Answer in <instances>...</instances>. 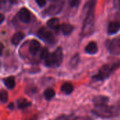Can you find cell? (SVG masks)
<instances>
[{"instance_id":"21","label":"cell","mask_w":120,"mask_h":120,"mask_svg":"<svg viewBox=\"0 0 120 120\" xmlns=\"http://www.w3.org/2000/svg\"><path fill=\"white\" fill-rule=\"evenodd\" d=\"M0 99L2 103H6L8 101V93L5 90H1L0 94Z\"/></svg>"},{"instance_id":"25","label":"cell","mask_w":120,"mask_h":120,"mask_svg":"<svg viewBox=\"0 0 120 120\" xmlns=\"http://www.w3.org/2000/svg\"><path fill=\"white\" fill-rule=\"evenodd\" d=\"M65 116H60V117H58L57 119H56V120H65Z\"/></svg>"},{"instance_id":"24","label":"cell","mask_w":120,"mask_h":120,"mask_svg":"<svg viewBox=\"0 0 120 120\" xmlns=\"http://www.w3.org/2000/svg\"><path fill=\"white\" fill-rule=\"evenodd\" d=\"M36 1L40 7H43L46 4V0H36Z\"/></svg>"},{"instance_id":"12","label":"cell","mask_w":120,"mask_h":120,"mask_svg":"<svg viewBox=\"0 0 120 120\" xmlns=\"http://www.w3.org/2000/svg\"><path fill=\"white\" fill-rule=\"evenodd\" d=\"M73 90H74L73 85L69 82L64 83L60 87V91L65 94H70L73 91Z\"/></svg>"},{"instance_id":"27","label":"cell","mask_w":120,"mask_h":120,"mask_svg":"<svg viewBox=\"0 0 120 120\" xmlns=\"http://www.w3.org/2000/svg\"><path fill=\"white\" fill-rule=\"evenodd\" d=\"M12 4H16L18 1V0H9Z\"/></svg>"},{"instance_id":"1","label":"cell","mask_w":120,"mask_h":120,"mask_svg":"<svg viewBox=\"0 0 120 120\" xmlns=\"http://www.w3.org/2000/svg\"><path fill=\"white\" fill-rule=\"evenodd\" d=\"M96 0H89V3L87 4L89 10L87 13V16L84 20V26L82 28V33H84V34L89 33L93 29L94 20V6L96 5Z\"/></svg>"},{"instance_id":"11","label":"cell","mask_w":120,"mask_h":120,"mask_svg":"<svg viewBox=\"0 0 120 120\" xmlns=\"http://www.w3.org/2000/svg\"><path fill=\"white\" fill-rule=\"evenodd\" d=\"M85 51L87 53H89V54H95L97 51H98V46H97V44L94 42V41H91L90 42L85 48Z\"/></svg>"},{"instance_id":"17","label":"cell","mask_w":120,"mask_h":120,"mask_svg":"<svg viewBox=\"0 0 120 120\" xmlns=\"http://www.w3.org/2000/svg\"><path fill=\"white\" fill-rule=\"evenodd\" d=\"M74 27L72 25H70V24H63L61 25V30H62V32L65 35H68V34H70L72 30H73Z\"/></svg>"},{"instance_id":"16","label":"cell","mask_w":120,"mask_h":120,"mask_svg":"<svg viewBox=\"0 0 120 120\" xmlns=\"http://www.w3.org/2000/svg\"><path fill=\"white\" fill-rule=\"evenodd\" d=\"M47 25L54 30H58L59 28V20L58 18H53L50 19L48 22H47Z\"/></svg>"},{"instance_id":"15","label":"cell","mask_w":120,"mask_h":120,"mask_svg":"<svg viewBox=\"0 0 120 120\" xmlns=\"http://www.w3.org/2000/svg\"><path fill=\"white\" fill-rule=\"evenodd\" d=\"M4 83L5 86L8 89H13L15 85V79L13 77H6V78L4 79Z\"/></svg>"},{"instance_id":"2","label":"cell","mask_w":120,"mask_h":120,"mask_svg":"<svg viewBox=\"0 0 120 120\" xmlns=\"http://www.w3.org/2000/svg\"><path fill=\"white\" fill-rule=\"evenodd\" d=\"M120 67V61L112 65H105L99 70V72L94 77V79H95L96 80H104Z\"/></svg>"},{"instance_id":"28","label":"cell","mask_w":120,"mask_h":120,"mask_svg":"<svg viewBox=\"0 0 120 120\" xmlns=\"http://www.w3.org/2000/svg\"><path fill=\"white\" fill-rule=\"evenodd\" d=\"M4 15H3L1 14V20H0V22H1H1H3V20H4Z\"/></svg>"},{"instance_id":"8","label":"cell","mask_w":120,"mask_h":120,"mask_svg":"<svg viewBox=\"0 0 120 120\" xmlns=\"http://www.w3.org/2000/svg\"><path fill=\"white\" fill-rule=\"evenodd\" d=\"M41 47L40 43L37 40H32L30 42V47H29V51L30 53L32 55H35L38 53Z\"/></svg>"},{"instance_id":"7","label":"cell","mask_w":120,"mask_h":120,"mask_svg":"<svg viewBox=\"0 0 120 120\" xmlns=\"http://www.w3.org/2000/svg\"><path fill=\"white\" fill-rule=\"evenodd\" d=\"M19 17L23 22H29L30 20V13L26 8H22L19 12Z\"/></svg>"},{"instance_id":"4","label":"cell","mask_w":120,"mask_h":120,"mask_svg":"<svg viewBox=\"0 0 120 120\" xmlns=\"http://www.w3.org/2000/svg\"><path fill=\"white\" fill-rule=\"evenodd\" d=\"M38 36L41 39H43L44 41L49 44H53L56 42V38L54 35L52 34V32H51L50 31L47 30L45 28H41V30H39Z\"/></svg>"},{"instance_id":"3","label":"cell","mask_w":120,"mask_h":120,"mask_svg":"<svg viewBox=\"0 0 120 120\" xmlns=\"http://www.w3.org/2000/svg\"><path fill=\"white\" fill-rule=\"evenodd\" d=\"M94 112L96 115L102 117H110L116 114L115 109H114V108L112 107L108 106L107 105L96 107Z\"/></svg>"},{"instance_id":"5","label":"cell","mask_w":120,"mask_h":120,"mask_svg":"<svg viewBox=\"0 0 120 120\" xmlns=\"http://www.w3.org/2000/svg\"><path fill=\"white\" fill-rule=\"evenodd\" d=\"M108 48L109 51L112 55L120 54V39L115 38L110 41L108 42Z\"/></svg>"},{"instance_id":"22","label":"cell","mask_w":120,"mask_h":120,"mask_svg":"<svg viewBox=\"0 0 120 120\" xmlns=\"http://www.w3.org/2000/svg\"><path fill=\"white\" fill-rule=\"evenodd\" d=\"M49 55V53L48 49H47L46 48H44V49L41 50V51L40 57H41V58H42V59H46V58L48 57Z\"/></svg>"},{"instance_id":"13","label":"cell","mask_w":120,"mask_h":120,"mask_svg":"<svg viewBox=\"0 0 120 120\" xmlns=\"http://www.w3.org/2000/svg\"><path fill=\"white\" fill-rule=\"evenodd\" d=\"M25 35L22 32H17L15 33L13 37H12V39H11V42L14 44V45H17L18 44L20 41L24 38Z\"/></svg>"},{"instance_id":"6","label":"cell","mask_w":120,"mask_h":120,"mask_svg":"<svg viewBox=\"0 0 120 120\" xmlns=\"http://www.w3.org/2000/svg\"><path fill=\"white\" fill-rule=\"evenodd\" d=\"M108 101H109V98L108 97L103 96H98L94 98L93 102H94L95 107H99V106L107 105Z\"/></svg>"},{"instance_id":"23","label":"cell","mask_w":120,"mask_h":120,"mask_svg":"<svg viewBox=\"0 0 120 120\" xmlns=\"http://www.w3.org/2000/svg\"><path fill=\"white\" fill-rule=\"evenodd\" d=\"M79 2H80V0H70V5L71 6H73V7L78 6Z\"/></svg>"},{"instance_id":"14","label":"cell","mask_w":120,"mask_h":120,"mask_svg":"<svg viewBox=\"0 0 120 120\" xmlns=\"http://www.w3.org/2000/svg\"><path fill=\"white\" fill-rule=\"evenodd\" d=\"M45 65L47 67H54V66H57L56 63V60L53 56V53L49 54L48 56V57L45 59Z\"/></svg>"},{"instance_id":"26","label":"cell","mask_w":120,"mask_h":120,"mask_svg":"<svg viewBox=\"0 0 120 120\" xmlns=\"http://www.w3.org/2000/svg\"><path fill=\"white\" fill-rule=\"evenodd\" d=\"M115 4L117 6L120 7V0H115Z\"/></svg>"},{"instance_id":"19","label":"cell","mask_w":120,"mask_h":120,"mask_svg":"<svg viewBox=\"0 0 120 120\" xmlns=\"http://www.w3.org/2000/svg\"><path fill=\"white\" fill-rule=\"evenodd\" d=\"M55 95H56L55 91L53 89H51V88L47 89L44 92V96L46 100H49V101L51 100V99H52L55 96Z\"/></svg>"},{"instance_id":"9","label":"cell","mask_w":120,"mask_h":120,"mask_svg":"<svg viewBox=\"0 0 120 120\" xmlns=\"http://www.w3.org/2000/svg\"><path fill=\"white\" fill-rule=\"evenodd\" d=\"M53 56L56 60V63L57 66L60 65L62 62H63V50L60 47H58L56 51L53 53Z\"/></svg>"},{"instance_id":"18","label":"cell","mask_w":120,"mask_h":120,"mask_svg":"<svg viewBox=\"0 0 120 120\" xmlns=\"http://www.w3.org/2000/svg\"><path fill=\"white\" fill-rule=\"evenodd\" d=\"M31 105L30 102L27 101L25 98H20L18 100V107L20 109H24Z\"/></svg>"},{"instance_id":"10","label":"cell","mask_w":120,"mask_h":120,"mask_svg":"<svg viewBox=\"0 0 120 120\" xmlns=\"http://www.w3.org/2000/svg\"><path fill=\"white\" fill-rule=\"evenodd\" d=\"M120 29V23L119 22H112L109 24L108 32L110 34H115Z\"/></svg>"},{"instance_id":"29","label":"cell","mask_w":120,"mask_h":120,"mask_svg":"<svg viewBox=\"0 0 120 120\" xmlns=\"http://www.w3.org/2000/svg\"><path fill=\"white\" fill-rule=\"evenodd\" d=\"M35 120L34 119H32V120Z\"/></svg>"},{"instance_id":"20","label":"cell","mask_w":120,"mask_h":120,"mask_svg":"<svg viewBox=\"0 0 120 120\" xmlns=\"http://www.w3.org/2000/svg\"><path fill=\"white\" fill-rule=\"evenodd\" d=\"M79 55L76 54L71 59L70 62V65L72 68H75L79 64Z\"/></svg>"}]
</instances>
